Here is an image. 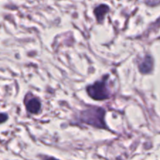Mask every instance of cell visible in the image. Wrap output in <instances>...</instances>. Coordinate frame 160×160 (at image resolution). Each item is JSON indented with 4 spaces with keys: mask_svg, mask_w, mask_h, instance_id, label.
<instances>
[{
    "mask_svg": "<svg viewBox=\"0 0 160 160\" xmlns=\"http://www.w3.org/2000/svg\"><path fill=\"white\" fill-rule=\"evenodd\" d=\"M105 111L102 108L92 107L83 111L81 114V120L84 123L97 128H106L104 121Z\"/></svg>",
    "mask_w": 160,
    "mask_h": 160,
    "instance_id": "obj_1",
    "label": "cell"
},
{
    "mask_svg": "<svg viewBox=\"0 0 160 160\" xmlns=\"http://www.w3.org/2000/svg\"><path fill=\"white\" fill-rule=\"evenodd\" d=\"M88 94L95 100H105L110 95L107 85L106 80L102 81H97L92 85H90L87 88Z\"/></svg>",
    "mask_w": 160,
    "mask_h": 160,
    "instance_id": "obj_2",
    "label": "cell"
},
{
    "mask_svg": "<svg viewBox=\"0 0 160 160\" xmlns=\"http://www.w3.org/2000/svg\"><path fill=\"white\" fill-rule=\"evenodd\" d=\"M26 108L31 113H37L41 109V103L36 98H31L26 103Z\"/></svg>",
    "mask_w": 160,
    "mask_h": 160,
    "instance_id": "obj_3",
    "label": "cell"
},
{
    "mask_svg": "<svg viewBox=\"0 0 160 160\" xmlns=\"http://www.w3.org/2000/svg\"><path fill=\"white\" fill-rule=\"evenodd\" d=\"M108 11H109V7L106 5H100L99 6L95 8L94 12H95V15L96 16L98 22L102 23L103 21L105 16L106 15Z\"/></svg>",
    "mask_w": 160,
    "mask_h": 160,
    "instance_id": "obj_4",
    "label": "cell"
},
{
    "mask_svg": "<svg viewBox=\"0 0 160 160\" xmlns=\"http://www.w3.org/2000/svg\"><path fill=\"white\" fill-rule=\"evenodd\" d=\"M152 68V60L150 56H146L139 65V70L142 73H147L150 72Z\"/></svg>",
    "mask_w": 160,
    "mask_h": 160,
    "instance_id": "obj_5",
    "label": "cell"
},
{
    "mask_svg": "<svg viewBox=\"0 0 160 160\" xmlns=\"http://www.w3.org/2000/svg\"><path fill=\"white\" fill-rule=\"evenodd\" d=\"M7 120V115L5 113H0V123H3Z\"/></svg>",
    "mask_w": 160,
    "mask_h": 160,
    "instance_id": "obj_6",
    "label": "cell"
},
{
    "mask_svg": "<svg viewBox=\"0 0 160 160\" xmlns=\"http://www.w3.org/2000/svg\"><path fill=\"white\" fill-rule=\"evenodd\" d=\"M46 160H58V159H54V158H48V159H47Z\"/></svg>",
    "mask_w": 160,
    "mask_h": 160,
    "instance_id": "obj_7",
    "label": "cell"
}]
</instances>
